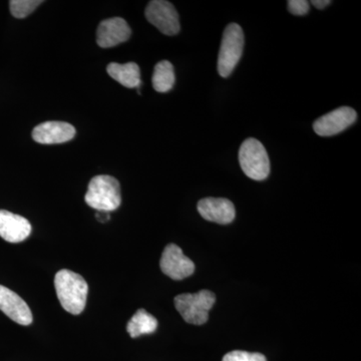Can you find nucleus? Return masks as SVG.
<instances>
[{"label":"nucleus","mask_w":361,"mask_h":361,"mask_svg":"<svg viewBox=\"0 0 361 361\" xmlns=\"http://www.w3.org/2000/svg\"><path fill=\"white\" fill-rule=\"evenodd\" d=\"M54 287L63 310L73 315L80 314L85 310L89 285L84 277L73 271L63 269L56 273Z\"/></svg>","instance_id":"nucleus-1"},{"label":"nucleus","mask_w":361,"mask_h":361,"mask_svg":"<svg viewBox=\"0 0 361 361\" xmlns=\"http://www.w3.org/2000/svg\"><path fill=\"white\" fill-rule=\"evenodd\" d=\"M85 200L99 212H113L122 203L120 183L111 176H97L90 180Z\"/></svg>","instance_id":"nucleus-2"},{"label":"nucleus","mask_w":361,"mask_h":361,"mask_svg":"<svg viewBox=\"0 0 361 361\" xmlns=\"http://www.w3.org/2000/svg\"><path fill=\"white\" fill-rule=\"evenodd\" d=\"M213 292L201 290L197 293H185L175 297V306L185 322L190 324L202 325L208 322L209 311L215 304Z\"/></svg>","instance_id":"nucleus-3"},{"label":"nucleus","mask_w":361,"mask_h":361,"mask_svg":"<svg viewBox=\"0 0 361 361\" xmlns=\"http://www.w3.org/2000/svg\"><path fill=\"white\" fill-rule=\"evenodd\" d=\"M239 161L242 171L252 180H263L270 174V160L262 142L247 139L240 147Z\"/></svg>","instance_id":"nucleus-4"},{"label":"nucleus","mask_w":361,"mask_h":361,"mask_svg":"<svg viewBox=\"0 0 361 361\" xmlns=\"http://www.w3.org/2000/svg\"><path fill=\"white\" fill-rule=\"evenodd\" d=\"M244 49V33L241 26L231 23L225 28L221 42L218 73L221 77L228 78L238 65Z\"/></svg>","instance_id":"nucleus-5"},{"label":"nucleus","mask_w":361,"mask_h":361,"mask_svg":"<svg viewBox=\"0 0 361 361\" xmlns=\"http://www.w3.org/2000/svg\"><path fill=\"white\" fill-rule=\"evenodd\" d=\"M145 16L149 23L155 25L164 35L173 37L180 32L179 16L171 2L166 0L149 2Z\"/></svg>","instance_id":"nucleus-6"},{"label":"nucleus","mask_w":361,"mask_h":361,"mask_svg":"<svg viewBox=\"0 0 361 361\" xmlns=\"http://www.w3.org/2000/svg\"><path fill=\"white\" fill-rule=\"evenodd\" d=\"M160 266L164 274L174 280H183L191 276L195 271L193 261L186 257L182 249L175 244L166 246L161 254Z\"/></svg>","instance_id":"nucleus-7"},{"label":"nucleus","mask_w":361,"mask_h":361,"mask_svg":"<svg viewBox=\"0 0 361 361\" xmlns=\"http://www.w3.org/2000/svg\"><path fill=\"white\" fill-rule=\"evenodd\" d=\"M357 115L353 109L341 106L315 121L313 129L318 135L331 137L339 134L355 122Z\"/></svg>","instance_id":"nucleus-8"},{"label":"nucleus","mask_w":361,"mask_h":361,"mask_svg":"<svg viewBox=\"0 0 361 361\" xmlns=\"http://www.w3.org/2000/svg\"><path fill=\"white\" fill-rule=\"evenodd\" d=\"M132 30L127 21L121 18H109L99 23L97 30V44L104 49L114 47L130 39Z\"/></svg>","instance_id":"nucleus-9"},{"label":"nucleus","mask_w":361,"mask_h":361,"mask_svg":"<svg viewBox=\"0 0 361 361\" xmlns=\"http://www.w3.org/2000/svg\"><path fill=\"white\" fill-rule=\"evenodd\" d=\"M0 310L20 325L32 324V313L27 304L16 292L0 285Z\"/></svg>","instance_id":"nucleus-10"},{"label":"nucleus","mask_w":361,"mask_h":361,"mask_svg":"<svg viewBox=\"0 0 361 361\" xmlns=\"http://www.w3.org/2000/svg\"><path fill=\"white\" fill-rule=\"evenodd\" d=\"M197 208L204 219L221 225L230 224L236 215L234 204L225 198L202 199Z\"/></svg>","instance_id":"nucleus-11"},{"label":"nucleus","mask_w":361,"mask_h":361,"mask_svg":"<svg viewBox=\"0 0 361 361\" xmlns=\"http://www.w3.org/2000/svg\"><path fill=\"white\" fill-rule=\"evenodd\" d=\"M75 135V128L65 122L39 123L32 130L33 140L44 145L63 144L73 140Z\"/></svg>","instance_id":"nucleus-12"},{"label":"nucleus","mask_w":361,"mask_h":361,"mask_svg":"<svg viewBox=\"0 0 361 361\" xmlns=\"http://www.w3.org/2000/svg\"><path fill=\"white\" fill-rule=\"evenodd\" d=\"M32 233V225L23 216L0 210V237L9 243L25 241Z\"/></svg>","instance_id":"nucleus-13"},{"label":"nucleus","mask_w":361,"mask_h":361,"mask_svg":"<svg viewBox=\"0 0 361 361\" xmlns=\"http://www.w3.org/2000/svg\"><path fill=\"white\" fill-rule=\"evenodd\" d=\"M111 78L121 85L130 89L141 87V71L135 63H111L106 68Z\"/></svg>","instance_id":"nucleus-14"},{"label":"nucleus","mask_w":361,"mask_h":361,"mask_svg":"<svg viewBox=\"0 0 361 361\" xmlns=\"http://www.w3.org/2000/svg\"><path fill=\"white\" fill-rule=\"evenodd\" d=\"M158 329V322L145 310H139L128 322L127 331L132 338L154 334Z\"/></svg>","instance_id":"nucleus-15"},{"label":"nucleus","mask_w":361,"mask_h":361,"mask_svg":"<svg viewBox=\"0 0 361 361\" xmlns=\"http://www.w3.org/2000/svg\"><path fill=\"white\" fill-rule=\"evenodd\" d=\"M153 87L158 92H168L175 85L174 66L168 61H161L157 63L154 70Z\"/></svg>","instance_id":"nucleus-16"},{"label":"nucleus","mask_w":361,"mask_h":361,"mask_svg":"<svg viewBox=\"0 0 361 361\" xmlns=\"http://www.w3.org/2000/svg\"><path fill=\"white\" fill-rule=\"evenodd\" d=\"M42 4V0H11L9 8L14 18H25Z\"/></svg>","instance_id":"nucleus-17"},{"label":"nucleus","mask_w":361,"mask_h":361,"mask_svg":"<svg viewBox=\"0 0 361 361\" xmlns=\"http://www.w3.org/2000/svg\"><path fill=\"white\" fill-rule=\"evenodd\" d=\"M223 361H267L261 353H247V351L234 350L227 353Z\"/></svg>","instance_id":"nucleus-18"},{"label":"nucleus","mask_w":361,"mask_h":361,"mask_svg":"<svg viewBox=\"0 0 361 361\" xmlns=\"http://www.w3.org/2000/svg\"><path fill=\"white\" fill-rule=\"evenodd\" d=\"M289 13L293 16H305L308 13L310 8V2L306 0H289L287 2Z\"/></svg>","instance_id":"nucleus-19"},{"label":"nucleus","mask_w":361,"mask_h":361,"mask_svg":"<svg viewBox=\"0 0 361 361\" xmlns=\"http://www.w3.org/2000/svg\"><path fill=\"white\" fill-rule=\"evenodd\" d=\"M310 4H312L315 8L324 9L325 7H327L329 6V4H331V1H330V0H313V1H311Z\"/></svg>","instance_id":"nucleus-20"},{"label":"nucleus","mask_w":361,"mask_h":361,"mask_svg":"<svg viewBox=\"0 0 361 361\" xmlns=\"http://www.w3.org/2000/svg\"><path fill=\"white\" fill-rule=\"evenodd\" d=\"M96 217L101 222H106V220L110 219V214L106 212H99L97 214Z\"/></svg>","instance_id":"nucleus-21"}]
</instances>
